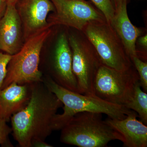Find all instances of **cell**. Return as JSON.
<instances>
[{
  "label": "cell",
  "mask_w": 147,
  "mask_h": 147,
  "mask_svg": "<svg viewBox=\"0 0 147 147\" xmlns=\"http://www.w3.org/2000/svg\"><path fill=\"white\" fill-rule=\"evenodd\" d=\"M127 0H123L115 9V15L109 24L118 36L130 59L137 57L136 41L143 30L131 23L127 14Z\"/></svg>",
  "instance_id": "obj_13"
},
{
  "label": "cell",
  "mask_w": 147,
  "mask_h": 147,
  "mask_svg": "<svg viewBox=\"0 0 147 147\" xmlns=\"http://www.w3.org/2000/svg\"><path fill=\"white\" fill-rule=\"evenodd\" d=\"M74 29L67 33L72 53V68L76 77L79 93L96 96L94 83L102 64L93 45L83 32Z\"/></svg>",
  "instance_id": "obj_5"
},
{
  "label": "cell",
  "mask_w": 147,
  "mask_h": 147,
  "mask_svg": "<svg viewBox=\"0 0 147 147\" xmlns=\"http://www.w3.org/2000/svg\"><path fill=\"white\" fill-rule=\"evenodd\" d=\"M5 120L0 117V146L4 147H13L9 136L12 133L11 127L9 126Z\"/></svg>",
  "instance_id": "obj_18"
},
{
  "label": "cell",
  "mask_w": 147,
  "mask_h": 147,
  "mask_svg": "<svg viewBox=\"0 0 147 147\" xmlns=\"http://www.w3.org/2000/svg\"><path fill=\"white\" fill-rule=\"evenodd\" d=\"M7 6V0H0V19L4 16Z\"/></svg>",
  "instance_id": "obj_21"
},
{
  "label": "cell",
  "mask_w": 147,
  "mask_h": 147,
  "mask_svg": "<svg viewBox=\"0 0 147 147\" xmlns=\"http://www.w3.org/2000/svg\"><path fill=\"white\" fill-rule=\"evenodd\" d=\"M12 55L0 53V89L2 86L7 73V67Z\"/></svg>",
  "instance_id": "obj_19"
},
{
  "label": "cell",
  "mask_w": 147,
  "mask_h": 147,
  "mask_svg": "<svg viewBox=\"0 0 147 147\" xmlns=\"http://www.w3.org/2000/svg\"><path fill=\"white\" fill-rule=\"evenodd\" d=\"M141 88L139 82H137L132 98L124 107L136 112L141 121L147 125V94Z\"/></svg>",
  "instance_id": "obj_15"
},
{
  "label": "cell",
  "mask_w": 147,
  "mask_h": 147,
  "mask_svg": "<svg viewBox=\"0 0 147 147\" xmlns=\"http://www.w3.org/2000/svg\"><path fill=\"white\" fill-rule=\"evenodd\" d=\"M132 63L136 69L139 78V83L144 92H147V62L143 61L138 57L131 59Z\"/></svg>",
  "instance_id": "obj_16"
},
{
  "label": "cell",
  "mask_w": 147,
  "mask_h": 147,
  "mask_svg": "<svg viewBox=\"0 0 147 147\" xmlns=\"http://www.w3.org/2000/svg\"><path fill=\"white\" fill-rule=\"evenodd\" d=\"M42 82L64 105L63 113L57 114L53 120L54 131L61 130L76 113L90 112L104 114L110 118L122 119L131 110L110 103L96 96H90L69 90L56 84L48 76L43 75Z\"/></svg>",
  "instance_id": "obj_2"
},
{
  "label": "cell",
  "mask_w": 147,
  "mask_h": 147,
  "mask_svg": "<svg viewBox=\"0 0 147 147\" xmlns=\"http://www.w3.org/2000/svg\"><path fill=\"white\" fill-rule=\"evenodd\" d=\"M138 115L131 110L126 117L117 119L108 117L105 121L123 138V146L146 147L147 126L137 119Z\"/></svg>",
  "instance_id": "obj_12"
},
{
  "label": "cell",
  "mask_w": 147,
  "mask_h": 147,
  "mask_svg": "<svg viewBox=\"0 0 147 147\" xmlns=\"http://www.w3.org/2000/svg\"><path fill=\"white\" fill-rule=\"evenodd\" d=\"M15 6L22 22L25 40L51 28L47 16L55 9L50 0H18Z\"/></svg>",
  "instance_id": "obj_10"
},
{
  "label": "cell",
  "mask_w": 147,
  "mask_h": 147,
  "mask_svg": "<svg viewBox=\"0 0 147 147\" xmlns=\"http://www.w3.org/2000/svg\"><path fill=\"white\" fill-rule=\"evenodd\" d=\"M123 1V0H111L115 9Z\"/></svg>",
  "instance_id": "obj_22"
},
{
  "label": "cell",
  "mask_w": 147,
  "mask_h": 147,
  "mask_svg": "<svg viewBox=\"0 0 147 147\" xmlns=\"http://www.w3.org/2000/svg\"><path fill=\"white\" fill-rule=\"evenodd\" d=\"M72 60L67 33L61 32L56 39L54 51L50 59V74L45 76L50 77L61 86L79 93L77 81L72 71Z\"/></svg>",
  "instance_id": "obj_9"
},
{
  "label": "cell",
  "mask_w": 147,
  "mask_h": 147,
  "mask_svg": "<svg viewBox=\"0 0 147 147\" xmlns=\"http://www.w3.org/2000/svg\"><path fill=\"white\" fill-rule=\"evenodd\" d=\"M26 106L11 117L13 139L21 147H32L34 140L45 141L54 131L55 116L63 103L42 82L31 84Z\"/></svg>",
  "instance_id": "obj_1"
},
{
  "label": "cell",
  "mask_w": 147,
  "mask_h": 147,
  "mask_svg": "<svg viewBox=\"0 0 147 147\" xmlns=\"http://www.w3.org/2000/svg\"><path fill=\"white\" fill-rule=\"evenodd\" d=\"M31 84L13 83L0 90V117L9 121L11 116L26 106L31 95Z\"/></svg>",
  "instance_id": "obj_14"
},
{
  "label": "cell",
  "mask_w": 147,
  "mask_h": 147,
  "mask_svg": "<svg viewBox=\"0 0 147 147\" xmlns=\"http://www.w3.org/2000/svg\"><path fill=\"white\" fill-rule=\"evenodd\" d=\"M55 7L48 22L82 31L88 24L107 22L103 13L85 0H50Z\"/></svg>",
  "instance_id": "obj_8"
},
{
  "label": "cell",
  "mask_w": 147,
  "mask_h": 147,
  "mask_svg": "<svg viewBox=\"0 0 147 147\" xmlns=\"http://www.w3.org/2000/svg\"><path fill=\"white\" fill-rule=\"evenodd\" d=\"M96 7L105 16L108 23L115 15V8L111 0H91Z\"/></svg>",
  "instance_id": "obj_17"
},
{
  "label": "cell",
  "mask_w": 147,
  "mask_h": 147,
  "mask_svg": "<svg viewBox=\"0 0 147 147\" xmlns=\"http://www.w3.org/2000/svg\"><path fill=\"white\" fill-rule=\"evenodd\" d=\"M23 28L15 5L7 3L4 16L0 19V50L13 55L23 44Z\"/></svg>",
  "instance_id": "obj_11"
},
{
  "label": "cell",
  "mask_w": 147,
  "mask_h": 147,
  "mask_svg": "<svg viewBox=\"0 0 147 147\" xmlns=\"http://www.w3.org/2000/svg\"><path fill=\"white\" fill-rule=\"evenodd\" d=\"M139 82V74L133 64L124 71L102 64L95 79V95L107 102L124 106L132 98L134 86Z\"/></svg>",
  "instance_id": "obj_7"
},
{
  "label": "cell",
  "mask_w": 147,
  "mask_h": 147,
  "mask_svg": "<svg viewBox=\"0 0 147 147\" xmlns=\"http://www.w3.org/2000/svg\"><path fill=\"white\" fill-rule=\"evenodd\" d=\"M82 32L93 45L102 64L119 71L133 65L122 42L108 22L90 23Z\"/></svg>",
  "instance_id": "obj_6"
},
{
  "label": "cell",
  "mask_w": 147,
  "mask_h": 147,
  "mask_svg": "<svg viewBox=\"0 0 147 147\" xmlns=\"http://www.w3.org/2000/svg\"><path fill=\"white\" fill-rule=\"evenodd\" d=\"M101 113H76L61 129L60 141L79 147H103L111 141L123 138L103 121Z\"/></svg>",
  "instance_id": "obj_3"
},
{
  "label": "cell",
  "mask_w": 147,
  "mask_h": 147,
  "mask_svg": "<svg viewBox=\"0 0 147 147\" xmlns=\"http://www.w3.org/2000/svg\"><path fill=\"white\" fill-rule=\"evenodd\" d=\"M52 145L49 144L45 141L40 140H34L32 143V147H52Z\"/></svg>",
  "instance_id": "obj_20"
},
{
  "label": "cell",
  "mask_w": 147,
  "mask_h": 147,
  "mask_svg": "<svg viewBox=\"0 0 147 147\" xmlns=\"http://www.w3.org/2000/svg\"><path fill=\"white\" fill-rule=\"evenodd\" d=\"M18 1V0H7V3L15 5Z\"/></svg>",
  "instance_id": "obj_23"
},
{
  "label": "cell",
  "mask_w": 147,
  "mask_h": 147,
  "mask_svg": "<svg viewBox=\"0 0 147 147\" xmlns=\"http://www.w3.org/2000/svg\"><path fill=\"white\" fill-rule=\"evenodd\" d=\"M50 28L34 35L25 40L20 50L12 55L7 67L3 89L13 83L23 85L42 82L39 69L42 47L52 33Z\"/></svg>",
  "instance_id": "obj_4"
}]
</instances>
